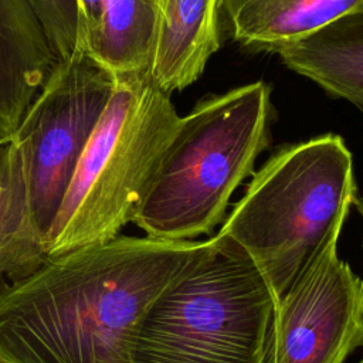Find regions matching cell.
<instances>
[{
    "label": "cell",
    "mask_w": 363,
    "mask_h": 363,
    "mask_svg": "<svg viewBox=\"0 0 363 363\" xmlns=\"http://www.w3.org/2000/svg\"><path fill=\"white\" fill-rule=\"evenodd\" d=\"M269 119L271 88L262 81L201 99L180 118L132 223L163 241L210 234L268 147Z\"/></svg>",
    "instance_id": "3957f363"
},
{
    "label": "cell",
    "mask_w": 363,
    "mask_h": 363,
    "mask_svg": "<svg viewBox=\"0 0 363 363\" xmlns=\"http://www.w3.org/2000/svg\"><path fill=\"white\" fill-rule=\"evenodd\" d=\"M360 9L363 0H220L230 37L255 52H278Z\"/></svg>",
    "instance_id": "30bf717a"
},
{
    "label": "cell",
    "mask_w": 363,
    "mask_h": 363,
    "mask_svg": "<svg viewBox=\"0 0 363 363\" xmlns=\"http://www.w3.org/2000/svg\"><path fill=\"white\" fill-rule=\"evenodd\" d=\"M180 115L149 71L115 75L50 233V259L108 242L132 223Z\"/></svg>",
    "instance_id": "8992f818"
},
{
    "label": "cell",
    "mask_w": 363,
    "mask_h": 363,
    "mask_svg": "<svg viewBox=\"0 0 363 363\" xmlns=\"http://www.w3.org/2000/svg\"><path fill=\"white\" fill-rule=\"evenodd\" d=\"M199 242L118 235L48 259L0 292V363H133L145 313Z\"/></svg>",
    "instance_id": "6da1fadb"
},
{
    "label": "cell",
    "mask_w": 363,
    "mask_h": 363,
    "mask_svg": "<svg viewBox=\"0 0 363 363\" xmlns=\"http://www.w3.org/2000/svg\"><path fill=\"white\" fill-rule=\"evenodd\" d=\"M57 62L30 0H0V135L10 140Z\"/></svg>",
    "instance_id": "9c48e42d"
},
{
    "label": "cell",
    "mask_w": 363,
    "mask_h": 363,
    "mask_svg": "<svg viewBox=\"0 0 363 363\" xmlns=\"http://www.w3.org/2000/svg\"><path fill=\"white\" fill-rule=\"evenodd\" d=\"M357 197L353 157L335 133L285 145L252 173L218 234L240 245L278 301L333 235Z\"/></svg>",
    "instance_id": "277c9868"
},
{
    "label": "cell",
    "mask_w": 363,
    "mask_h": 363,
    "mask_svg": "<svg viewBox=\"0 0 363 363\" xmlns=\"http://www.w3.org/2000/svg\"><path fill=\"white\" fill-rule=\"evenodd\" d=\"M353 204L356 206V208H357V211H359V214L362 216V218H363V197H356L354 199V201H353Z\"/></svg>",
    "instance_id": "9a60e30c"
},
{
    "label": "cell",
    "mask_w": 363,
    "mask_h": 363,
    "mask_svg": "<svg viewBox=\"0 0 363 363\" xmlns=\"http://www.w3.org/2000/svg\"><path fill=\"white\" fill-rule=\"evenodd\" d=\"M160 0H105L96 34L85 50L113 75L149 71Z\"/></svg>",
    "instance_id": "7c38bea8"
},
{
    "label": "cell",
    "mask_w": 363,
    "mask_h": 363,
    "mask_svg": "<svg viewBox=\"0 0 363 363\" xmlns=\"http://www.w3.org/2000/svg\"><path fill=\"white\" fill-rule=\"evenodd\" d=\"M220 45V0H160L149 74L172 95L201 77Z\"/></svg>",
    "instance_id": "ba28073f"
},
{
    "label": "cell",
    "mask_w": 363,
    "mask_h": 363,
    "mask_svg": "<svg viewBox=\"0 0 363 363\" xmlns=\"http://www.w3.org/2000/svg\"><path fill=\"white\" fill-rule=\"evenodd\" d=\"M277 54L289 69L363 112V9Z\"/></svg>",
    "instance_id": "8fae6325"
},
{
    "label": "cell",
    "mask_w": 363,
    "mask_h": 363,
    "mask_svg": "<svg viewBox=\"0 0 363 363\" xmlns=\"http://www.w3.org/2000/svg\"><path fill=\"white\" fill-rule=\"evenodd\" d=\"M357 363H363V356H362V359H360Z\"/></svg>",
    "instance_id": "e0dca14e"
},
{
    "label": "cell",
    "mask_w": 363,
    "mask_h": 363,
    "mask_svg": "<svg viewBox=\"0 0 363 363\" xmlns=\"http://www.w3.org/2000/svg\"><path fill=\"white\" fill-rule=\"evenodd\" d=\"M57 61L82 50L78 0H30Z\"/></svg>",
    "instance_id": "4fadbf2b"
},
{
    "label": "cell",
    "mask_w": 363,
    "mask_h": 363,
    "mask_svg": "<svg viewBox=\"0 0 363 363\" xmlns=\"http://www.w3.org/2000/svg\"><path fill=\"white\" fill-rule=\"evenodd\" d=\"M105 0H78L79 17H81V31H82V50L96 34L102 14H104Z\"/></svg>",
    "instance_id": "5bb4252c"
},
{
    "label": "cell",
    "mask_w": 363,
    "mask_h": 363,
    "mask_svg": "<svg viewBox=\"0 0 363 363\" xmlns=\"http://www.w3.org/2000/svg\"><path fill=\"white\" fill-rule=\"evenodd\" d=\"M9 140L7 139H4L1 135H0V155H1V150H3V147L6 146V143H7Z\"/></svg>",
    "instance_id": "2e32d148"
},
{
    "label": "cell",
    "mask_w": 363,
    "mask_h": 363,
    "mask_svg": "<svg viewBox=\"0 0 363 363\" xmlns=\"http://www.w3.org/2000/svg\"><path fill=\"white\" fill-rule=\"evenodd\" d=\"M115 75L79 50L52 67L0 155V292L50 259V233Z\"/></svg>",
    "instance_id": "7a4b0ae2"
},
{
    "label": "cell",
    "mask_w": 363,
    "mask_h": 363,
    "mask_svg": "<svg viewBox=\"0 0 363 363\" xmlns=\"http://www.w3.org/2000/svg\"><path fill=\"white\" fill-rule=\"evenodd\" d=\"M329 238L277 301L264 363H345L363 347V279Z\"/></svg>",
    "instance_id": "52a82bcc"
},
{
    "label": "cell",
    "mask_w": 363,
    "mask_h": 363,
    "mask_svg": "<svg viewBox=\"0 0 363 363\" xmlns=\"http://www.w3.org/2000/svg\"><path fill=\"white\" fill-rule=\"evenodd\" d=\"M275 303L248 254L217 233L150 303L133 363H264Z\"/></svg>",
    "instance_id": "5b68a950"
}]
</instances>
